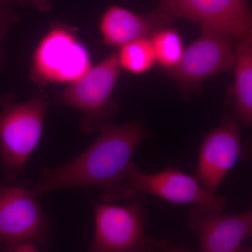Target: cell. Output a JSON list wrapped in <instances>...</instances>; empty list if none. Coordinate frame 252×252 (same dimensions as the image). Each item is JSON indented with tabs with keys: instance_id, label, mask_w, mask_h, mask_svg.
I'll return each instance as SVG.
<instances>
[{
	"instance_id": "obj_19",
	"label": "cell",
	"mask_w": 252,
	"mask_h": 252,
	"mask_svg": "<svg viewBox=\"0 0 252 252\" xmlns=\"http://www.w3.org/2000/svg\"><path fill=\"white\" fill-rule=\"evenodd\" d=\"M250 236L252 237V231H251V233H250Z\"/></svg>"
},
{
	"instance_id": "obj_16",
	"label": "cell",
	"mask_w": 252,
	"mask_h": 252,
	"mask_svg": "<svg viewBox=\"0 0 252 252\" xmlns=\"http://www.w3.org/2000/svg\"><path fill=\"white\" fill-rule=\"evenodd\" d=\"M17 15L14 14L9 7H0V64L4 61V51L2 41L5 35L11 26L18 21Z\"/></svg>"
},
{
	"instance_id": "obj_14",
	"label": "cell",
	"mask_w": 252,
	"mask_h": 252,
	"mask_svg": "<svg viewBox=\"0 0 252 252\" xmlns=\"http://www.w3.org/2000/svg\"><path fill=\"white\" fill-rule=\"evenodd\" d=\"M118 55L122 69L132 74H143L157 63L149 37L140 38L122 46Z\"/></svg>"
},
{
	"instance_id": "obj_15",
	"label": "cell",
	"mask_w": 252,
	"mask_h": 252,
	"mask_svg": "<svg viewBox=\"0 0 252 252\" xmlns=\"http://www.w3.org/2000/svg\"><path fill=\"white\" fill-rule=\"evenodd\" d=\"M157 63L164 69L175 67L184 54L183 41L180 33L173 28L162 27L149 36Z\"/></svg>"
},
{
	"instance_id": "obj_12",
	"label": "cell",
	"mask_w": 252,
	"mask_h": 252,
	"mask_svg": "<svg viewBox=\"0 0 252 252\" xmlns=\"http://www.w3.org/2000/svg\"><path fill=\"white\" fill-rule=\"evenodd\" d=\"M78 46L67 33L61 31L53 32L44 39L36 51L34 57L35 70L45 73L46 77H54V74H61V62L66 61L71 68L80 72L77 69V66L72 64V61L77 63V61H84L86 59L85 57L78 59L84 56L82 50Z\"/></svg>"
},
{
	"instance_id": "obj_9",
	"label": "cell",
	"mask_w": 252,
	"mask_h": 252,
	"mask_svg": "<svg viewBox=\"0 0 252 252\" xmlns=\"http://www.w3.org/2000/svg\"><path fill=\"white\" fill-rule=\"evenodd\" d=\"M241 133L238 123L228 119L204 139L195 178L215 193L241 155Z\"/></svg>"
},
{
	"instance_id": "obj_8",
	"label": "cell",
	"mask_w": 252,
	"mask_h": 252,
	"mask_svg": "<svg viewBox=\"0 0 252 252\" xmlns=\"http://www.w3.org/2000/svg\"><path fill=\"white\" fill-rule=\"evenodd\" d=\"M154 14L167 25L178 18L221 28L239 39H252V11L246 0H161Z\"/></svg>"
},
{
	"instance_id": "obj_10",
	"label": "cell",
	"mask_w": 252,
	"mask_h": 252,
	"mask_svg": "<svg viewBox=\"0 0 252 252\" xmlns=\"http://www.w3.org/2000/svg\"><path fill=\"white\" fill-rule=\"evenodd\" d=\"M190 228L197 233L200 251H243L241 247L252 230V210L238 215H223L197 206L189 213Z\"/></svg>"
},
{
	"instance_id": "obj_1",
	"label": "cell",
	"mask_w": 252,
	"mask_h": 252,
	"mask_svg": "<svg viewBox=\"0 0 252 252\" xmlns=\"http://www.w3.org/2000/svg\"><path fill=\"white\" fill-rule=\"evenodd\" d=\"M95 140L77 157L54 168H44L31 189L36 196L64 189L99 188L119 183L135 162L132 158L150 135L143 122L104 123Z\"/></svg>"
},
{
	"instance_id": "obj_3",
	"label": "cell",
	"mask_w": 252,
	"mask_h": 252,
	"mask_svg": "<svg viewBox=\"0 0 252 252\" xmlns=\"http://www.w3.org/2000/svg\"><path fill=\"white\" fill-rule=\"evenodd\" d=\"M156 195L177 205H193L217 212L226 207L223 197L207 190L195 177L175 168H167L155 174H147L133 164L119 183L102 190L104 203L132 200L140 195Z\"/></svg>"
},
{
	"instance_id": "obj_2",
	"label": "cell",
	"mask_w": 252,
	"mask_h": 252,
	"mask_svg": "<svg viewBox=\"0 0 252 252\" xmlns=\"http://www.w3.org/2000/svg\"><path fill=\"white\" fill-rule=\"evenodd\" d=\"M49 107L42 94L23 102L0 97V170L8 183H16L39 144Z\"/></svg>"
},
{
	"instance_id": "obj_17",
	"label": "cell",
	"mask_w": 252,
	"mask_h": 252,
	"mask_svg": "<svg viewBox=\"0 0 252 252\" xmlns=\"http://www.w3.org/2000/svg\"><path fill=\"white\" fill-rule=\"evenodd\" d=\"M14 4L33 6L42 12H46L51 8L49 0H0V7H9Z\"/></svg>"
},
{
	"instance_id": "obj_6",
	"label": "cell",
	"mask_w": 252,
	"mask_h": 252,
	"mask_svg": "<svg viewBox=\"0 0 252 252\" xmlns=\"http://www.w3.org/2000/svg\"><path fill=\"white\" fill-rule=\"evenodd\" d=\"M236 38L221 28L202 24L200 36L184 51L169 77L184 89H193L204 81L233 67Z\"/></svg>"
},
{
	"instance_id": "obj_11",
	"label": "cell",
	"mask_w": 252,
	"mask_h": 252,
	"mask_svg": "<svg viewBox=\"0 0 252 252\" xmlns=\"http://www.w3.org/2000/svg\"><path fill=\"white\" fill-rule=\"evenodd\" d=\"M166 25L154 13L142 16L119 6H112L102 15L99 29L107 45L121 48L131 41L149 37Z\"/></svg>"
},
{
	"instance_id": "obj_4",
	"label": "cell",
	"mask_w": 252,
	"mask_h": 252,
	"mask_svg": "<svg viewBox=\"0 0 252 252\" xmlns=\"http://www.w3.org/2000/svg\"><path fill=\"white\" fill-rule=\"evenodd\" d=\"M145 195L126 206L94 203V230L89 248L93 252H179L146 234Z\"/></svg>"
},
{
	"instance_id": "obj_5",
	"label": "cell",
	"mask_w": 252,
	"mask_h": 252,
	"mask_svg": "<svg viewBox=\"0 0 252 252\" xmlns=\"http://www.w3.org/2000/svg\"><path fill=\"white\" fill-rule=\"evenodd\" d=\"M122 70L118 51L112 53L61 92V102L82 114L83 132H98L102 124L117 112L112 94Z\"/></svg>"
},
{
	"instance_id": "obj_7",
	"label": "cell",
	"mask_w": 252,
	"mask_h": 252,
	"mask_svg": "<svg viewBox=\"0 0 252 252\" xmlns=\"http://www.w3.org/2000/svg\"><path fill=\"white\" fill-rule=\"evenodd\" d=\"M25 185H0V250L20 241L49 245V217Z\"/></svg>"
},
{
	"instance_id": "obj_13",
	"label": "cell",
	"mask_w": 252,
	"mask_h": 252,
	"mask_svg": "<svg viewBox=\"0 0 252 252\" xmlns=\"http://www.w3.org/2000/svg\"><path fill=\"white\" fill-rule=\"evenodd\" d=\"M233 69L235 112L252 131V39L237 42Z\"/></svg>"
},
{
	"instance_id": "obj_18",
	"label": "cell",
	"mask_w": 252,
	"mask_h": 252,
	"mask_svg": "<svg viewBox=\"0 0 252 252\" xmlns=\"http://www.w3.org/2000/svg\"><path fill=\"white\" fill-rule=\"evenodd\" d=\"M39 245L32 241H20L8 245L1 251L9 252H36L39 251Z\"/></svg>"
}]
</instances>
